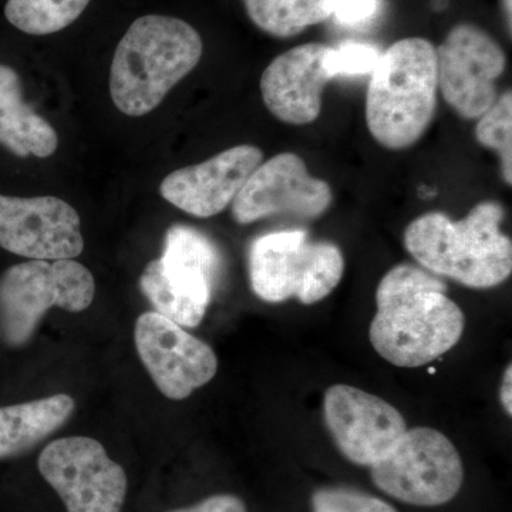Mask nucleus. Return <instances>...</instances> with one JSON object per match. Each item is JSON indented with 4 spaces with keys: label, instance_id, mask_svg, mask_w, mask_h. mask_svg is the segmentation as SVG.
I'll use <instances>...</instances> for the list:
<instances>
[{
    "label": "nucleus",
    "instance_id": "obj_15",
    "mask_svg": "<svg viewBox=\"0 0 512 512\" xmlns=\"http://www.w3.org/2000/svg\"><path fill=\"white\" fill-rule=\"evenodd\" d=\"M262 161L264 153L252 144L228 148L168 174L160 185L161 197L192 217H215L232 204Z\"/></svg>",
    "mask_w": 512,
    "mask_h": 512
},
{
    "label": "nucleus",
    "instance_id": "obj_1",
    "mask_svg": "<svg viewBox=\"0 0 512 512\" xmlns=\"http://www.w3.org/2000/svg\"><path fill=\"white\" fill-rule=\"evenodd\" d=\"M439 276L400 264L376 289V315L369 340L390 365L416 369L446 355L463 338L466 318Z\"/></svg>",
    "mask_w": 512,
    "mask_h": 512
},
{
    "label": "nucleus",
    "instance_id": "obj_25",
    "mask_svg": "<svg viewBox=\"0 0 512 512\" xmlns=\"http://www.w3.org/2000/svg\"><path fill=\"white\" fill-rule=\"evenodd\" d=\"M168 512H248L247 504L234 494H215L191 507Z\"/></svg>",
    "mask_w": 512,
    "mask_h": 512
},
{
    "label": "nucleus",
    "instance_id": "obj_12",
    "mask_svg": "<svg viewBox=\"0 0 512 512\" xmlns=\"http://www.w3.org/2000/svg\"><path fill=\"white\" fill-rule=\"evenodd\" d=\"M323 421L339 453L355 466L369 468L383 460L409 429L396 407L349 384H333L326 390Z\"/></svg>",
    "mask_w": 512,
    "mask_h": 512
},
{
    "label": "nucleus",
    "instance_id": "obj_11",
    "mask_svg": "<svg viewBox=\"0 0 512 512\" xmlns=\"http://www.w3.org/2000/svg\"><path fill=\"white\" fill-rule=\"evenodd\" d=\"M332 202V187L313 177L301 156L281 153L256 167L232 201V217L242 225L275 215L316 220Z\"/></svg>",
    "mask_w": 512,
    "mask_h": 512
},
{
    "label": "nucleus",
    "instance_id": "obj_14",
    "mask_svg": "<svg viewBox=\"0 0 512 512\" xmlns=\"http://www.w3.org/2000/svg\"><path fill=\"white\" fill-rule=\"evenodd\" d=\"M0 248L36 261L77 258L84 249L79 212L50 195L0 194Z\"/></svg>",
    "mask_w": 512,
    "mask_h": 512
},
{
    "label": "nucleus",
    "instance_id": "obj_23",
    "mask_svg": "<svg viewBox=\"0 0 512 512\" xmlns=\"http://www.w3.org/2000/svg\"><path fill=\"white\" fill-rule=\"evenodd\" d=\"M380 50L367 43L348 42L330 49L326 57V70L332 80L338 77L363 76L375 69L380 59Z\"/></svg>",
    "mask_w": 512,
    "mask_h": 512
},
{
    "label": "nucleus",
    "instance_id": "obj_3",
    "mask_svg": "<svg viewBox=\"0 0 512 512\" xmlns=\"http://www.w3.org/2000/svg\"><path fill=\"white\" fill-rule=\"evenodd\" d=\"M202 50L200 33L184 20L160 15L134 20L111 63L114 106L130 117L156 110L170 90L197 67Z\"/></svg>",
    "mask_w": 512,
    "mask_h": 512
},
{
    "label": "nucleus",
    "instance_id": "obj_4",
    "mask_svg": "<svg viewBox=\"0 0 512 512\" xmlns=\"http://www.w3.org/2000/svg\"><path fill=\"white\" fill-rule=\"evenodd\" d=\"M436 47L423 37L397 40L370 73L366 124L376 143L407 150L427 133L437 110Z\"/></svg>",
    "mask_w": 512,
    "mask_h": 512
},
{
    "label": "nucleus",
    "instance_id": "obj_19",
    "mask_svg": "<svg viewBox=\"0 0 512 512\" xmlns=\"http://www.w3.org/2000/svg\"><path fill=\"white\" fill-rule=\"evenodd\" d=\"M248 18L268 35L288 39L333 15L335 0H242Z\"/></svg>",
    "mask_w": 512,
    "mask_h": 512
},
{
    "label": "nucleus",
    "instance_id": "obj_7",
    "mask_svg": "<svg viewBox=\"0 0 512 512\" xmlns=\"http://www.w3.org/2000/svg\"><path fill=\"white\" fill-rule=\"evenodd\" d=\"M94 293L92 272L73 259L10 266L0 276V336L12 348L28 345L47 311H86Z\"/></svg>",
    "mask_w": 512,
    "mask_h": 512
},
{
    "label": "nucleus",
    "instance_id": "obj_26",
    "mask_svg": "<svg viewBox=\"0 0 512 512\" xmlns=\"http://www.w3.org/2000/svg\"><path fill=\"white\" fill-rule=\"evenodd\" d=\"M512 366L508 365L504 370L503 382L500 387V402L505 414L512 416Z\"/></svg>",
    "mask_w": 512,
    "mask_h": 512
},
{
    "label": "nucleus",
    "instance_id": "obj_20",
    "mask_svg": "<svg viewBox=\"0 0 512 512\" xmlns=\"http://www.w3.org/2000/svg\"><path fill=\"white\" fill-rule=\"evenodd\" d=\"M89 3L90 0H8L5 16L20 32L52 35L76 22Z\"/></svg>",
    "mask_w": 512,
    "mask_h": 512
},
{
    "label": "nucleus",
    "instance_id": "obj_24",
    "mask_svg": "<svg viewBox=\"0 0 512 512\" xmlns=\"http://www.w3.org/2000/svg\"><path fill=\"white\" fill-rule=\"evenodd\" d=\"M379 0H335L333 15L342 25L355 26L375 16Z\"/></svg>",
    "mask_w": 512,
    "mask_h": 512
},
{
    "label": "nucleus",
    "instance_id": "obj_21",
    "mask_svg": "<svg viewBox=\"0 0 512 512\" xmlns=\"http://www.w3.org/2000/svg\"><path fill=\"white\" fill-rule=\"evenodd\" d=\"M474 136L481 146L490 148L500 157L501 173L505 184H512V92L497 97L480 119Z\"/></svg>",
    "mask_w": 512,
    "mask_h": 512
},
{
    "label": "nucleus",
    "instance_id": "obj_13",
    "mask_svg": "<svg viewBox=\"0 0 512 512\" xmlns=\"http://www.w3.org/2000/svg\"><path fill=\"white\" fill-rule=\"evenodd\" d=\"M134 340L141 362L167 399H187L217 375L211 346L160 313L137 319Z\"/></svg>",
    "mask_w": 512,
    "mask_h": 512
},
{
    "label": "nucleus",
    "instance_id": "obj_5",
    "mask_svg": "<svg viewBox=\"0 0 512 512\" xmlns=\"http://www.w3.org/2000/svg\"><path fill=\"white\" fill-rule=\"evenodd\" d=\"M345 256L330 241H311L303 229L258 237L248 254L249 281L262 301L296 299L315 305L338 288L345 275Z\"/></svg>",
    "mask_w": 512,
    "mask_h": 512
},
{
    "label": "nucleus",
    "instance_id": "obj_18",
    "mask_svg": "<svg viewBox=\"0 0 512 512\" xmlns=\"http://www.w3.org/2000/svg\"><path fill=\"white\" fill-rule=\"evenodd\" d=\"M69 394L0 407V460L19 457L52 436L72 417Z\"/></svg>",
    "mask_w": 512,
    "mask_h": 512
},
{
    "label": "nucleus",
    "instance_id": "obj_16",
    "mask_svg": "<svg viewBox=\"0 0 512 512\" xmlns=\"http://www.w3.org/2000/svg\"><path fill=\"white\" fill-rule=\"evenodd\" d=\"M332 46L305 43L276 56L261 77V94L272 116L291 126L315 123L322 113L323 92L332 82L326 57Z\"/></svg>",
    "mask_w": 512,
    "mask_h": 512
},
{
    "label": "nucleus",
    "instance_id": "obj_8",
    "mask_svg": "<svg viewBox=\"0 0 512 512\" xmlns=\"http://www.w3.org/2000/svg\"><path fill=\"white\" fill-rule=\"evenodd\" d=\"M377 490L414 507H441L464 483V464L453 441L431 427L407 429L383 460L370 467Z\"/></svg>",
    "mask_w": 512,
    "mask_h": 512
},
{
    "label": "nucleus",
    "instance_id": "obj_6",
    "mask_svg": "<svg viewBox=\"0 0 512 512\" xmlns=\"http://www.w3.org/2000/svg\"><path fill=\"white\" fill-rule=\"evenodd\" d=\"M221 266L220 249L207 235L173 225L165 234L163 256L144 269L140 289L157 313L183 328H197L210 306Z\"/></svg>",
    "mask_w": 512,
    "mask_h": 512
},
{
    "label": "nucleus",
    "instance_id": "obj_27",
    "mask_svg": "<svg viewBox=\"0 0 512 512\" xmlns=\"http://www.w3.org/2000/svg\"><path fill=\"white\" fill-rule=\"evenodd\" d=\"M503 2V10L505 15V20H507L508 23V29H512V0H501Z\"/></svg>",
    "mask_w": 512,
    "mask_h": 512
},
{
    "label": "nucleus",
    "instance_id": "obj_22",
    "mask_svg": "<svg viewBox=\"0 0 512 512\" xmlns=\"http://www.w3.org/2000/svg\"><path fill=\"white\" fill-rule=\"evenodd\" d=\"M312 512H399L382 498L352 487L332 485L316 490L311 497Z\"/></svg>",
    "mask_w": 512,
    "mask_h": 512
},
{
    "label": "nucleus",
    "instance_id": "obj_2",
    "mask_svg": "<svg viewBox=\"0 0 512 512\" xmlns=\"http://www.w3.org/2000/svg\"><path fill=\"white\" fill-rule=\"evenodd\" d=\"M498 201H481L460 221L427 212L404 231L407 252L421 268L470 289H493L512 274V242L501 231Z\"/></svg>",
    "mask_w": 512,
    "mask_h": 512
},
{
    "label": "nucleus",
    "instance_id": "obj_10",
    "mask_svg": "<svg viewBox=\"0 0 512 512\" xmlns=\"http://www.w3.org/2000/svg\"><path fill=\"white\" fill-rule=\"evenodd\" d=\"M437 84L461 119L477 120L498 97L497 82L507 67L503 47L473 23H458L436 47Z\"/></svg>",
    "mask_w": 512,
    "mask_h": 512
},
{
    "label": "nucleus",
    "instance_id": "obj_9",
    "mask_svg": "<svg viewBox=\"0 0 512 512\" xmlns=\"http://www.w3.org/2000/svg\"><path fill=\"white\" fill-rule=\"evenodd\" d=\"M37 466L67 512H121L126 471L99 441L83 436L52 441L43 448Z\"/></svg>",
    "mask_w": 512,
    "mask_h": 512
},
{
    "label": "nucleus",
    "instance_id": "obj_17",
    "mask_svg": "<svg viewBox=\"0 0 512 512\" xmlns=\"http://www.w3.org/2000/svg\"><path fill=\"white\" fill-rule=\"evenodd\" d=\"M0 146L20 158H47L59 147L55 128L25 103L19 74L5 64H0Z\"/></svg>",
    "mask_w": 512,
    "mask_h": 512
}]
</instances>
